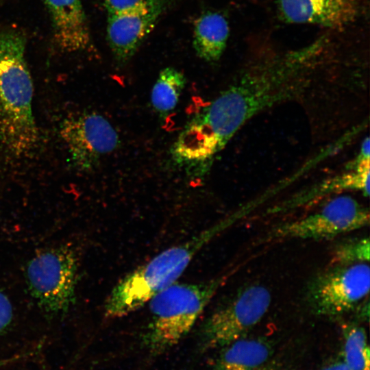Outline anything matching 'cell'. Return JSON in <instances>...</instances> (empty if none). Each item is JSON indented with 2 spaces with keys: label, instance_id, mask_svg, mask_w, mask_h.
Returning <instances> with one entry per match:
<instances>
[{
  "label": "cell",
  "instance_id": "obj_19",
  "mask_svg": "<svg viewBox=\"0 0 370 370\" xmlns=\"http://www.w3.org/2000/svg\"><path fill=\"white\" fill-rule=\"evenodd\" d=\"M151 0H101L108 15L130 11L140 8Z\"/></svg>",
  "mask_w": 370,
  "mask_h": 370
},
{
  "label": "cell",
  "instance_id": "obj_20",
  "mask_svg": "<svg viewBox=\"0 0 370 370\" xmlns=\"http://www.w3.org/2000/svg\"><path fill=\"white\" fill-rule=\"evenodd\" d=\"M13 317L12 304L7 295L0 291V334L10 324Z\"/></svg>",
  "mask_w": 370,
  "mask_h": 370
},
{
  "label": "cell",
  "instance_id": "obj_5",
  "mask_svg": "<svg viewBox=\"0 0 370 370\" xmlns=\"http://www.w3.org/2000/svg\"><path fill=\"white\" fill-rule=\"evenodd\" d=\"M78 259L73 248L59 246L37 253L26 266L29 291L51 314L66 313L75 301Z\"/></svg>",
  "mask_w": 370,
  "mask_h": 370
},
{
  "label": "cell",
  "instance_id": "obj_18",
  "mask_svg": "<svg viewBox=\"0 0 370 370\" xmlns=\"http://www.w3.org/2000/svg\"><path fill=\"white\" fill-rule=\"evenodd\" d=\"M368 237L353 239L338 245L332 253L330 266L369 263L370 257Z\"/></svg>",
  "mask_w": 370,
  "mask_h": 370
},
{
  "label": "cell",
  "instance_id": "obj_16",
  "mask_svg": "<svg viewBox=\"0 0 370 370\" xmlns=\"http://www.w3.org/2000/svg\"><path fill=\"white\" fill-rule=\"evenodd\" d=\"M186 83L184 75L173 67H166L159 73L151 95V105L161 116L177 106Z\"/></svg>",
  "mask_w": 370,
  "mask_h": 370
},
{
  "label": "cell",
  "instance_id": "obj_10",
  "mask_svg": "<svg viewBox=\"0 0 370 370\" xmlns=\"http://www.w3.org/2000/svg\"><path fill=\"white\" fill-rule=\"evenodd\" d=\"M178 1L151 0L136 9L108 15L107 41L118 64L131 60L161 16Z\"/></svg>",
  "mask_w": 370,
  "mask_h": 370
},
{
  "label": "cell",
  "instance_id": "obj_14",
  "mask_svg": "<svg viewBox=\"0 0 370 370\" xmlns=\"http://www.w3.org/2000/svg\"><path fill=\"white\" fill-rule=\"evenodd\" d=\"M273 352L267 338L245 336L222 347L212 370H259L271 360Z\"/></svg>",
  "mask_w": 370,
  "mask_h": 370
},
{
  "label": "cell",
  "instance_id": "obj_11",
  "mask_svg": "<svg viewBox=\"0 0 370 370\" xmlns=\"http://www.w3.org/2000/svg\"><path fill=\"white\" fill-rule=\"evenodd\" d=\"M370 157L358 152L356 158L341 174L296 193L274 206L267 214L284 213L310 204L325 196L354 190L367 197L369 195Z\"/></svg>",
  "mask_w": 370,
  "mask_h": 370
},
{
  "label": "cell",
  "instance_id": "obj_22",
  "mask_svg": "<svg viewBox=\"0 0 370 370\" xmlns=\"http://www.w3.org/2000/svg\"><path fill=\"white\" fill-rule=\"evenodd\" d=\"M259 370H282L280 365L275 360H269Z\"/></svg>",
  "mask_w": 370,
  "mask_h": 370
},
{
  "label": "cell",
  "instance_id": "obj_6",
  "mask_svg": "<svg viewBox=\"0 0 370 370\" xmlns=\"http://www.w3.org/2000/svg\"><path fill=\"white\" fill-rule=\"evenodd\" d=\"M367 208L348 195H338L321 209L271 228L262 241L297 238L327 240L369 225Z\"/></svg>",
  "mask_w": 370,
  "mask_h": 370
},
{
  "label": "cell",
  "instance_id": "obj_12",
  "mask_svg": "<svg viewBox=\"0 0 370 370\" xmlns=\"http://www.w3.org/2000/svg\"><path fill=\"white\" fill-rule=\"evenodd\" d=\"M51 22L53 40L59 50L79 53L92 42L82 0H42Z\"/></svg>",
  "mask_w": 370,
  "mask_h": 370
},
{
  "label": "cell",
  "instance_id": "obj_2",
  "mask_svg": "<svg viewBox=\"0 0 370 370\" xmlns=\"http://www.w3.org/2000/svg\"><path fill=\"white\" fill-rule=\"evenodd\" d=\"M26 46L21 29L0 25V153L8 159L29 158L40 141Z\"/></svg>",
  "mask_w": 370,
  "mask_h": 370
},
{
  "label": "cell",
  "instance_id": "obj_9",
  "mask_svg": "<svg viewBox=\"0 0 370 370\" xmlns=\"http://www.w3.org/2000/svg\"><path fill=\"white\" fill-rule=\"evenodd\" d=\"M59 133L67 149L69 164L79 171L94 168L120 143L115 128L108 119L95 112L64 119Z\"/></svg>",
  "mask_w": 370,
  "mask_h": 370
},
{
  "label": "cell",
  "instance_id": "obj_7",
  "mask_svg": "<svg viewBox=\"0 0 370 370\" xmlns=\"http://www.w3.org/2000/svg\"><path fill=\"white\" fill-rule=\"evenodd\" d=\"M269 291L260 284L248 286L213 312L204 322L201 345L204 350L222 348L245 337L267 312Z\"/></svg>",
  "mask_w": 370,
  "mask_h": 370
},
{
  "label": "cell",
  "instance_id": "obj_13",
  "mask_svg": "<svg viewBox=\"0 0 370 370\" xmlns=\"http://www.w3.org/2000/svg\"><path fill=\"white\" fill-rule=\"evenodd\" d=\"M279 8L288 22L343 27L358 14L357 0H278Z\"/></svg>",
  "mask_w": 370,
  "mask_h": 370
},
{
  "label": "cell",
  "instance_id": "obj_8",
  "mask_svg": "<svg viewBox=\"0 0 370 370\" xmlns=\"http://www.w3.org/2000/svg\"><path fill=\"white\" fill-rule=\"evenodd\" d=\"M369 288L368 263L330 266L311 280L306 299L314 314L336 317L358 307L367 298Z\"/></svg>",
  "mask_w": 370,
  "mask_h": 370
},
{
  "label": "cell",
  "instance_id": "obj_3",
  "mask_svg": "<svg viewBox=\"0 0 370 370\" xmlns=\"http://www.w3.org/2000/svg\"><path fill=\"white\" fill-rule=\"evenodd\" d=\"M228 223L229 220H225L210 227L127 273L108 295L105 316L120 318L142 308L156 294L175 283L200 249Z\"/></svg>",
  "mask_w": 370,
  "mask_h": 370
},
{
  "label": "cell",
  "instance_id": "obj_15",
  "mask_svg": "<svg viewBox=\"0 0 370 370\" xmlns=\"http://www.w3.org/2000/svg\"><path fill=\"white\" fill-rule=\"evenodd\" d=\"M229 25L220 12L206 11L194 21L193 45L204 61L214 62L223 55L229 36Z\"/></svg>",
  "mask_w": 370,
  "mask_h": 370
},
{
  "label": "cell",
  "instance_id": "obj_1",
  "mask_svg": "<svg viewBox=\"0 0 370 370\" xmlns=\"http://www.w3.org/2000/svg\"><path fill=\"white\" fill-rule=\"evenodd\" d=\"M308 82L302 67L293 62L249 70L198 113L199 129L209 143L224 149L252 118L294 99Z\"/></svg>",
  "mask_w": 370,
  "mask_h": 370
},
{
  "label": "cell",
  "instance_id": "obj_4",
  "mask_svg": "<svg viewBox=\"0 0 370 370\" xmlns=\"http://www.w3.org/2000/svg\"><path fill=\"white\" fill-rule=\"evenodd\" d=\"M228 276L199 283L175 282L149 301L150 321L144 341L153 356L163 354L191 330Z\"/></svg>",
  "mask_w": 370,
  "mask_h": 370
},
{
  "label": "cell",
  "instance_id": "obj_21",
  "mask_svg": "<svg viewBox=\"0 0 370 370\" xmlns=\"http://www.w3.org/2000/svg\"><path fill=\"white\" fill-rule=\"evenodd\" d=\"M321 370H350L343 359H338L323 367Z\"/></svg>",
  "mask_w": 370,
  "mask_h": 370
},
{
  "label": "cell",
  "instance_id": "obj_17",
  "mask_svg": "<svg viewBox=\"0 0 370 370\" xmlns=\"http://www.w3.org/2000/svg\"><path fill=\"white\" fill-rule=\"evenodd\" d=\"M343 359L350 370H369L370 351L364 328L350 325L344 328Z\"/></svg>",
  "mask_w": 370,
  "mask_h": 370
}]
</instances>
